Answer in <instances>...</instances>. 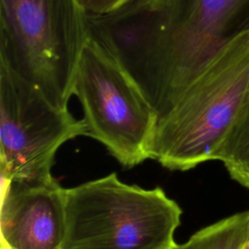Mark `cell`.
<instances>
[{
	"instance_id": "52a82bcc",
	"label": "cell",
	"mask_w": 249,
	"mask_h": 249,
	"mask_svg": "<svg viewBox=\"0 0 249 249\" xmlns=\"http://www.w3.org/2000/svg\"><path fill=\"white\" fill-rule=\"evenodd\" d=\"M1 180V249H61L65 188L53 176Z\"/></svg>"
},
{
	"instance_id": "7c38bea8",
	"label": "cell",
	"mask_w": 249,
	"mask_h": 249,
	"mask_svg": "<svg viewBox=\"0 0 249 249\" xmlns=\"http://www.w3.org/2000/svg\"><path fill=\"white\" fill-rule=\"evenodd\" d=\"M243 249H249V238H248V240L246 241V243H245Z\"/></svg>"
},
{
	"instance_id": "30bf717a",
	"label": "cell",
	"mask_w": 249,
	"mask_h": 249,
	"mask_svg": "<svg viewBox=\"0 0 249 249\" xmlns=\"http://www.w3.org/2000/svg\"><path fill=\"white\" fill-rule=\"evenodd\" d=\"M226 144L229 151L238 160L249 166V95Z\"/></svg>"
},
{
	"instance_id": "6da1fadb",
	"label": "cell",
	"mask_w": 249,
	"mask_h": 249,
	"mask_svg": "<svg viewBox=\"0 0 249 249\" xmlns=\"http://www.w3.org/2000/svg\"><path fill=\"white\" fill-rule=\"evenodd\" d=\"M249 95V28L205 64L175 106L157 123L150 159L186 171L217 155Z\"/></svg>"
},
{
	"instance_id": "7a4b0ae2",
	"label": "cell",
	"mask_w": 249,
	"mask_h": 249,
	"mask_svg": "<svg viewBox=\"0 0 249 249\" xmlns=\"http://www.w3.org/2000/svg\"><path fill=\"white\" fill-rule=\"evenodd\" d=\"M181 215L160 187L128 185L110 173L65 189L61 249H173Z\"/></svg>"
},
{
	"instance_id": "9c48e42d",
	"label": "cell",
	"mask_w": 249,
	"mask_h": 249,
	"mask_svg": "<svg viewBox=\"0 0 249 249\" xmlns=\"http://www.w3.org/2000/svg\"><path fill=\"white\" fill-rule=\"evenodd\" d=\"M249 238V209L208 225L173 249H243Z\"/></svg>"
},
{
	"instance_id": "3957f363",
	"label": "cell",
	"mask_w": 249,
	"mask_h": 249,
	"mask_svg": "<svg viewBox=\"0 0 249 249\" xmlns=\"http://www.w3.org/2000/svg\"><path fill=\"white\" fill-rule=\"evenodd\" d=\"M89 38L78 0H0V62L58 108L68 109Z\"/></svg>"
},
{
	"instance_id": "ba28073f",
	"label": "cell",
	"mask_w": 249,
	"mask_h": 249,
	"mask_svg": "<svg viewBox=\"0 0 249 249\" xmlns=\"http://www.w3.org/2000/svg\"><path fill=\"white\" fill-rule=\"evenodd\" d=\"M166 2L127 0L111 12L87 14L89 38L124 68L141 90L150 73Z\"/></svg>"
},
{
	"instance_id": "5b68a950",
	"label": "cell",
	"mask_w": 249,
	"mask_h": 249,
	"mask_svg": "<svg viewBox=\"0 0 249 249\" xmlns=\"http://www.w3.org/2000/svg\"><path fill=\"white\" fill-rule=\"evenodd\" d=\"M73 95L82 106L86 136L100 142L123 166L150 159L158 115L133 78L91 38L77 66Z\"/></svg>"
},
{
	"instance_id": "8992f818",
	"label": "cell",
	"mask_w": 249,
	"mask_h": 249,
	"mask_svg": "<svg viewBox=\"0 0 249 249\" xmlns=\"http://www.w3.org/2000/svg\"><path fill=\"white\" fill-rule=\"evenodd\" d=\"M80 135H86L82 119L53 105L0 62L1 179L52 177L59 147Z\"/></svg>"
},
{
	"instance_id": "8fae6325",
	"label": "cell",
	"mask_w": 249,
	"mask_h": 249,
	"mask_svg": "<svg viewBox=\"0 0 249 249\" xmlns=\"http://www.w3.org/2000/svg\"><path fill=\"white\" fill-rule=\"evenodd\" d=\"M127 0H78L88 15H98L111 12Z\"/></svg>"
},
{
	"instance_id": "277c9868",
	"label": "cell",
	"mask_w": 249,
	"mask_h": 249,
	"mask_svg": "<svg viewBox=\"0 0 249 249\" xmlns=\"http://www.w3.org/2000/svg\"><path fill=\"white\" fill-rule=\"evenodd\" d=\"M249 28V0H167L142 91L158 121L167 115L215 53Z\"/></svg>"
}]
</instances>
